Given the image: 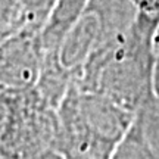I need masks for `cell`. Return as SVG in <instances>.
Masks as SVG:
<instances>
[{"label":"cell","mask_w":159,"mask_h":159,"mask_svg":"<svg viewBox=\"0 0 159 159\" xmlns=\"http://www.w3.org/2000/svg\"><path fill=\"white\" fill-rule=\"evenodd\" d=\"M156 27L136 16L130 28L96 52L74 84L137 115L153 96Z\"/></svg>","instance_id":"cell-1"},{"label":"cell","mask_w":159,"mask_h":159,"mask_svg":"<svg viewBox=\"0 0 159 159\" xmlns=\"http://www.w3.org/2000/svg\"><path fill=\"white\" fill-rule=\"evenodd\" d=\"M56 152L63 159H112L137 115L72 84L57 108Z\"/></svg>","instance_id":"cell-2"},{"label":"cell","mask_w":159,"mask_h":159,"mask_svg":"<svg viewBox=\"0 0 159 159\" xmlns=\"http://www.w3.org/2000/svg\"><path fill=\"white\" fill-rule=\"evenodd\" d=\"M57 108L39 91L0 89V158L25 159L56 152Z\"/></svg>","instance_id":"cell-3"},{"label":"cell","mask_w":159,"mask_h":159,"mask_svg":"<svg viewBox=\"0 0 159 159\" xmlns=\"http://www.w3.org/2000/svg\"><path fill=\"white\" fill-rule=\"evenodd\" d=\"M137 11L131 0H90L59 50V61L74 83L85 63L109 41L134 24Z\"/></svg>","instance_id":"cell-4"},{"label":"cell","mask_w":159,"mask_h":159,"mask_svg":"<svg viewBox=\"0 0 159 159\" xmlns=\"http://www.w3.org/2000/svg\"><path fill=\"white\" fill-rule=\"evenodd\" d=\"M41 34L18 33L0 43V89L30 90L39 83L44 63Z\"/></svg>","instance_id":"cell-5"},{"label":"cell","mask_w":159,"mask_h":159,"mask_svg":"<svg viewBox=\"0 0 159 159\" xmlns=\"http://www.w3.org/2000/svg\"><path fill=\"white\" fill-rule=\"evenodd\" d=\"M90 0H56L41 33L46 55H59L65 39L78 22Z\"/></svg>","instance_id":"cell-6"},{"label":"cell","mask_w":159,"mask_h":159,"mask_svg":"<svg viewBox=\"0 0 159 159\" xmlns=\"http://www.w3.org/2000/svg\"><path fill=\"white\" fill-rule=\"evenodd\" d=\"M112 159H159L143 134L142 125L137 116L122 142L116 148Z\"/></svg>","instance_id":"cell-7"},{"label":"cell","mask_w":159,"mask_h":159,"mask_svg":"<svg viewBox=\"0 0 159 159\" xmlns=\"http://www.w3.org/2000/svg\"><path fill=\"white\" fill-rule=\"evenodd\" d=\"M27 0H0V43L22 33Z\"/></svg>","instance_id":"cell-8"},{"label":"cell","mask_w":159,"mask_h":159,"mask_svg":"<svg viewBox=\"0 0 159 159\" xmlns=\"http://www.w3.org/2000/svg\"><path fill=\"white\" fill-rule=\"evenodd\" d=\"M137 11V18L158 27L159 24V0H131Z\"/></svg>","instance_id":"cell-9"},{"label":"cell","mask_w":159,"mask_h":159,"mask_svg":"<svg viewBox=\"0 0 159 159\" xmlns=\"http://www.w3.org/2000/svg\"><path fill=\"white\" fill-rule=\"evenodd\" d=\"M25 159H63V158L57 152H55V150H49V152L35 155V156H30V158H25Z\"/></svg>","instance_id":"cell-10"},{"label":"cell","mask_w":159,"mask_h":159,"mask_svg":"<svg viewBox=\"0 0 159 159\" xmlns=\"http://www.w3.org/2000/svg\"><path fill=\"white\" fill-rule=\"evenodd\" d=\"M153 93L159 97V62H155V72H153Z\"/></svg>","instance_id":"cell-11"},{"label":"cell","mask_w":159,"mask_h":159,"mask_svg":"<svg viewBox=\"0 0 159 159\" xmlns=\"http://www.w3.org/2000/svg\"><path fill=\"white\" fill-rule=\"evenodd\" d=\"M153 53H155L156 62H159V24L156 27V31H155V35H153Z\"/></svg>","instance_id":"cell-12"},{"label":"cell","mask_w":159,"mask_h":159,"mask_svg":"<svg viewBox=\"0 0 159 159\" xmlns=\"http://www.w3.org/2000/svg\"><path fill=\"white\" fill-rule=\"evenodd\" d=\"M0 159H2V158H0Z\"/></svg>","instance_id":"cell-13"}]
</instances>
